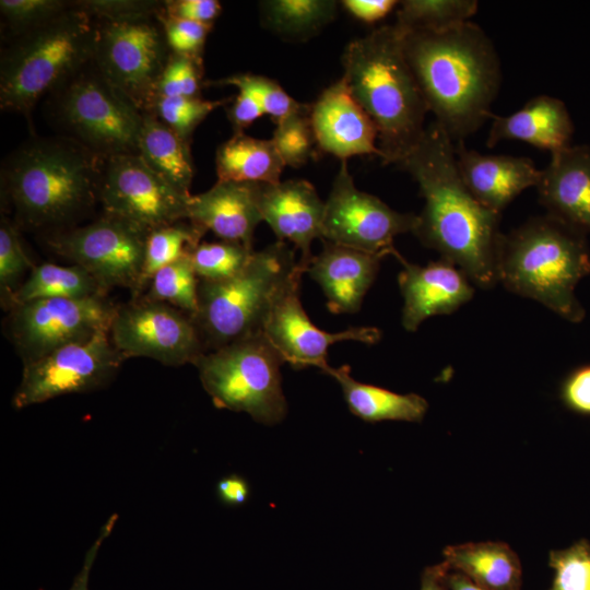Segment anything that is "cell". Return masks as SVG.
I'll use <instances>...</instances> for the list:
<instances>
[{"label":"cell","mask_w":590,"mask_h":590,"mask_svg":"<svg viewBox=\"0 0 590 590\" xmlns=\"http://www.w3.org/2000/svg\"><path fill=\"white\" fill-rule=\"evenodd\" d=\"M189 141L151 113L143 114L138 155L160 177L185 194L194 174Z\"/></svg>","instance_id":"28"},{"label":"cell","mask_w":590,"mask_h":590,"mask_svg":"<svg viewBox=\"0 0 590 590\" xmlns=\"http://www.w3.org/2000/svg\"><path fill=\"white\" fill-rule=\"evenodd\" d=\"M560 398L569 410L590 415V365L574 370L565 379Z\"/></svg>","instance_id":"46"},{"label":"cell","mask_w":590,"mask_h":590,"mask_svg":"<svg viewBox=\"0 0 590 590\" xmlns=\"http://www.w3.org/2000/svg\"><path fill=\"white\" fill-rule=\"evenodd\" d=\"M442 564L488 590H521L518 555L504 542H469L444 550Z\"/></svg>","instance_id":"26"},{"label":"cell","mask_w":590,"mask_h":590,"mask_svg":"<svg viewBox=\"0 0 590 590\" xmlns=\"http://www.w3.org/2000/svg\"><path fill=\"white\" fill-rule=\"evenodd\" d=\"M398 260L403 266L398 283L404 302L401 322L406 331L417 330L433 316L455 312L473 297L472 282L446 259L426 266L410 263L401 256Z\"/></svg>","instance_id":"19"},{"label":"cell","mask_w":590,"mask_h":590,"mask_svg":"<svg viewBox=\"0 0 590 590\" xmlns=\"http://www.w3.org/2000/svg\"><path fill=\"white\" fill-rule=\"evenodd\" d=\"M324 373L341 386L350 411L366 422H421L428 410L427 401L416 393L401 394L357 381L349 366H329Z\"/></svg>","instance_id":"27"},{"label":"cell","mask_w":590,"mask_h":590,"mask_svg":"<svg viewBox=\"0 0 590 590\" xmlns=\"http://www.w3.org/2000/svg\"><path fill=\"white\" fill-rule=\"evenodd\" d=\"M311 105L275 123L272 141L285 166L302 167L317 144L310 120Z\"/></svg>","instance_id":"37"},{"label":"cell","mask_w":590,"mask_h":590,"mask_svg":"<svg viewBox=\"0 0 590 590\" xmlns=\"http://www.w3.org/2000/svg\"><path fill=\"white\" fill-rule=\"evenodd\" d=\"M145 241L146 235L105 214L46 238L54 252L85 269L107 291L115 286L139 291Z\"/></svg>","instance_id":"15"},{"label":"cell","mask_w":590,"mask_h":590,"mask_svg":"<svg viewBox=\"0 0 590 590\" xmlns=\"http://www.w3.org/2000/svg\"><path fill=\"white\" fill-rule=\"evenodd\" d=\"M491 118L488 148L504 140L523 141L551 153L570 145L574 125L567 107L556 97L539 95L510 115L492 114Z\"/></svg>","instance_id":"25"},{"label":"cell","mask_w":590,"mask_h":590,"mask_svg":"<svg viewBox=\"0 0 590 590\" xmlns=\"http://www.w3.org/2000/svg\"><path fill=\"white\" fill-rule=\"evenodd\" d=\"M170 54L157 15L98 20L93 61L108 83L143 114L153 107Z\"/></svg>","instance_id":"10"},{"label":"cell","mask_w":590,"mask_h":590,"mask_svg":"<svg viewBox=\"0 0 590 590\" xmlns=\"http://www.w3.org/2000/svg\"><path fill=\"white\" fill-rule=\"evenodd\" d=\"M105 290L85 269L73 266L43 263L34 267L28 278L11 296L8 307L45 298L105 297Z\"/></svg>","instance_id":"30"},{"label":"cell","mask_w":590,"mask_h":590,"mask_svg":"<svg viewBox=\"0 0 590 590\" xmlns=\"http://www.w3.org/2000/svg\"><path fill=\"white\" fill-rule=\"evenodd\" d=\"M238 92L232 107L227 110L234 133L243 132L244 129L264 115L261 105L252 94L246 90H238Z\"/></svg>","instance_id":"47"},{"label":"cell","mask_w":590,"mask_h":590,"mask_svg":"<svg viewBox=\"0 0 590 590\" xmlns=\"http://www.w3.org/2000/svg\"><path fill=\"white\" fill-rule=\"evenodd\" d=\"M213 84L234 85L248 91L275 123L308 105L291 97L278 82L259 74L237 73Z\"/></svg>","instance_id":"39"},{"label":"cell","mask_w":590,"mask_h":590,"mask_svg":"<svg viewBox=\"0 0 590 590\" xmlns=\"http://www.w3.org/2000/svg\"><path fill=\"white\" fill-rule=\"evenodd\" d=\"M475 0H405L400 2L393 24L400 34L414 31H442L476 13Z\"/></svg>","instance_id":"33"},{"label":"cell","mask_w":590,"mask_h":590,"mask_svg":"<svg viewBox=\"0 0 590 590\" xmlns=\"http://www.w3.org/2000/svg\"><path fill=\"white\" fill-rule=\"evenodd\" d=\"M188 221L222 240L252 248L255 229L262 222L257 184L216 181L208 191L191 194Z\"/></svg>","instance_id":"24"},{"label":"cell","mask_w":590,"mask_h":590,"mask_svg":"<svg viewBox=\"0 0 590 590\" xmlns=\"http://www.w3.org/2000/svg\"><path fill=\"white\" fill-rule=\"evenodd\" d=\"M231 97L209 101L201 97H165L155 99L151 114L190 142L196 128L216 108L231 102Z\"/></svg>","instance_id":"36"},{"label":"cell","mask_w":590,"mask_h":590,"mask_svg":"<svg viewBox=\"0 0 590 590\" xmlns=\"http://www.w3.org/2000/svg\"><path fill=\"white\" fill-rule=\"evenodd\" d=\"M109 338L123 358L170 366L196 364L206 350L191 315L146 297L117 309Z\"/></svg>","instance_id":"16"},{"label":"cell","mask_w":590,"mask_h":590,"mask_svg":"<svg viewBox=\"0 0 590 590\" xmlns=\"http://www.w3.org/2000/svg\"><path fill=\"white\" fill-rule=\"evenodd\" d=\"M406 61L435 121L453 142L491 118L502 82L497 51L475 23L401 34Z\"/></svg>","instance_id":"2"},{"label":"cell","mask_w":590,"mask_h":590,"mask_svg":"<svg viewBox=\"0 0 590 590\" xmlns=\"http://www.w3.org/2000/svg\"><path fill=\"white\" fill-rule=\"evenodd\" d=\"M342 64V79L376 126L379 157L400 165L423 137L428 113L401 34L393 24L384 25L352 40Z\"/></svg>","instance_id":"4"},{"label":"cell","mask_w":590,"mask_h":590,"mask_svg":"<svg viewBox=\"0 0 590 590\" xmlns=\"http://www.w3.org/2000/svg\"><path fill=\"white\" fill-rule=\"evenodd\" d=\"M68 0H1L2 25L9 40L35 30L72 8Z\"/></svg>","instance_id":"38"},{"label":"cell","mask_w":590,"mask_h":590,"mask_svg":"<svg viewBox=\"0 0 590 590\" xmlns=\"http://www.w3.org/2000/svg\"><path fill=\"white\" fill-rule=\"evenodd\" d=\"M460 176L485 208L500 214L522 191L536 187L541 170L532 160L511 155H485L455 142Z\"/></svg>","instance_id":"21"},{"label":"cell","mask_w":590,"mask_h":590,"mask_svg":"<svg viewBox=\"0 0 590 590\" xmlns=\"http://www.w3.org/2000/svg\"><path fill=\"white\" fill-rule=\"evenodd\" d=\"M548 564L554 570L550 590H590V543L587 540L551 551Z\"/></svg>","instance_id":"41"},{"label":"cell","mask_w":590,"mask_h":590,"mask_svg":"<svg viewBox=\"0 0 590 590\" xmlns=\"http://www.w3.org/2000/svg\"><path fill=\"white\" fill-rule=\"evenodd\" d=\"M300 270L295 249L278 240L255 251L237 275L199 280L198 309L192 318L205 349L214 351L262 333L275 299Z\"/></svg>","instance_id":"7"},{"label":"cell","mask_w":590,"mask_h":590,"mask_svg":"<svg viewBox=\"0 0 590 590\" xmlns=\"http://www.w3.org/2000/svg\"><path fill=\"white\" fill-rule=\"evenodd\" d=\"M104 161L67 137H34L3 161L1 192L22 226L57 227L99 201Z\"/></svg>","instance_id":"3"},{"label":"cell","mask_w":590,"mask_h":590,"mask_svg":"<svg viewBox=\"0 0 590 590\" xmlns=\"http://www.w3.org/2000/svg\"><path fill=\"white\" fill-rule=\"evenodd\" d=\"M117 309L104 297L36 299L11 309L9 329L26 363L64 345L109 333Z\"/></svg>","instance_id":"14"},{"label":"cell","mask_w":590,"mask_h":590,"mask_svg":"<svg viewBox=\"0 0 590 590\" xmlns=\"http://www.w3.org/2000/svg\"><path fill=\"white\" fill-rule=\"evenodd\" d=\"M417 214L394 211L376 196L356 188L346 161L324 202L322 239L339 246L385 257L400 253L394 238L413 233Z\"/></svg>","instance_id":"12"},{"label":"cell","mask_w":590,"mask_h":590,"mask_svg":"<svg viewBox=\"0 0 590 590\" xmlns=\"http://www.w3.org/2000/svg\"><path fill=\"white\" fill-rule=\"evenodd\" d=\"M310 120L317 145L323 152L341 161L356 155L379 156L376 126L342 78L311 104Z\"/></svg>","instance_id":"20"},{"label":"cell","mask_w":590,"mask_h":590,"mask_svg":"<svg viewBox=\"0 0 590 590\" xmlns=\"http://www.w3.org/2000/svg\"><path fill=\"white\" fill-rule=\"evenodd\" d=\"M170 52L202 61L204 45L213 24L157 14Z\"/></svg>","instance_id":"43"},{"label":"cell","mask_w":590,"mask_h":590,"mask_svg":"<svg viewBox=\"0 0 590 590\" xmlns=\"http://www.w3.org/2000/svg\"><path fill=\"white\" fill-rule=\"evenodd\" d=\"M74 4L96 20L118 22L157 15L164 7V1L74 0Z\"/></svg>","instance_id":"44"},{"label":"cell","mask_w":590,"mask_h":590,"mask_svg":"<svg viewBox=\"0 0 590 590\" xmlns=\"http://www.w3.org/2000/svg\"><path fill=\"white\" fill-rule=\"evenodd\" d=\"M222 12L216 0H166L162 14L180 20L213 24Z\"/></svg>","instance_id":"45"},{"label":"cell","mask_w":590,"mask_h":590,"mask_svg":"<svg viewBox=\"0 0 590 590\" xmlns=\"http://www.w3.org/2000/svg\"><path fill=\"white\" fill-rule=\"evenodd\" d=\"M417 182L424 206L413 234L482 288L498 283L500 214L481 204L464 185L455 142L433 120L400 164Z\"/></svg>","instance_id":"1"},{"label":"cell","mask_w":590,"mask_h":590,"mask_svg":"<svg viewBox=\"0 0 590 590\" xmlns=\"http://www.w3.org/2000/svg\"><path fill=\"white\" fill-rule=\"evenodd\" d=\"M257 203L262 221L279 240H287L300 251L298 264L306 273L311 244L322 238L324 202L315 187L304 179L257 184Z\"/></svg>","instance_id":"18"},{"label":"cell","mask_w":590,"mask_h":590,"mask_svg":"<svg viewBox=\"0 0 590 590\" xmlns=\"http://www.w3.org/2000/svg\"><path fill=\"white\" fill-rule=\"evenodd\" d=\"M98 20L72 8L9 40L0 59V107L31 119L37 102L94 58Z\"/></svg>","instance_id":"6"},{"label":"cell","mask_w":590,"mask_h":590,"mask_svg":"<svg viewBox=\"0 0 590 590\" xmlns=\"http://www.w3.org/2000/svg\"><path fill=\"white\" fill-rule=\"evenodd\" d=\"M202 75V61L172 52L158 81L156 98L200 97Z\"/></svg>","instance_id":"42"},{"label":"cell","mask_w":590,"mask_h":590,"mask_svg":"<svg viewBox=\"0 0 590 590\" xmlns=\"http://www.w3.org/2000/svg\"><path fill=\"white\" fill-rule=\"evenodd\" d=\"M354 17L375 23L385 16L399 3L396 0H344L341 2Z\"/></svg>","instance_id":"48"},{"label":"cell","mask_w":590,"mask_h":590,"mask_svg":"<svg viewBox=\"0 0 590 590\" xmlns=\"http://www.w3.org/2000/svg\"><path fill=\"white\" fill-rule=\"evenodd\" d=\"M444 567H445V570H444L442 577H444V582L448 590H488L475 583L463 574L456 570L447 569L445 565Z\"/></svg>","instance_id":"51"},{"label":"cell","mask_w":590,"mask_h":590,"mask_svg":"<svg viewBox=\"0 0 590 590\" xmlns=\"http://www.w3.org/2000/svg\"><path fill=\"white\" fill-rule=\"evenodd\" d=\"M117 520V515H113L102 527L99 534L93 545L86 552L83 566L79 574L75 576V579L72 582V586L69 590H88V577L93 564L95 562L96 555L103 541L111 533L114 526Z\"/></svg>","instance_id":"49"},{"label":"cell","mask_w":590,"mask_h":590,"mask_svg":"<svg viewBox=\"0 0 590 590\" xmlns=\"http://www.w3.org/2000/svg\"><path fill=\"white\" fill-rule=\"evenodd\" d=\"M123 359L107 332L59 347L24 363L12 404L24 409L60 396L101 388L115 376Z\"/></svg>","instance_id":"13"},{"label":"cell","mask_w":590,"mask_h":590,"mask_svg":"<svg viewBox=\"0 0 590 590\" xmlns=\"http://www.w3.org/2000/svg\"><path fill=\"white\" fill-rule=\"evenodd\" d=\"M191 194H185L154 173L138 154L104 161L99 202L105 215L144 235L188 220Z\"/></svg>","instance_id":"11"},{"label":"cell","mask_w":590,"mask_h":590,"mask_svg":"<svg viewBox=\"0 0 590 590\" xmlns=\"http://www.w3.org/2000/svg\"><path fill=\"white\" fill-rule=\"evenodd\" d=\"M589 273L585 233L553 215L531 217L503 235L498 282L570 322H580L585 317L575 288Z\"/></svg>","instance_id":"5"},{"label":"cell","mask_w":590,"mask_h":590,"mask_svg":"<svg viewBox=\"0 0 590 590\" xmlns=\"http://www.w3.org/2000/svg\"><path fill=\"white\" fill-rule=\"evenodd\" d=\"M262 25L274 34L305 40L318 34L337 15L333 0H269L259 3Z\"/></svg>","instance_id":"31"},{"label":"cell","mask_w":590,"mask_h":590,"mask_svg":"<svg viewBox=\"0 0 590 590\" xmlns=\"http://www.w3.org/2000/svg\"><path fill=\"white\" fill-rule=\"evenodd\" d=\"M282 364L280 353L259 333L205 353L194 365L215 406L245 412L259 423L274 425L287 411Z\"/></svg>","instance_id":"9"},{"label":"cell","mask_w":590,"mask_h":590,"mask_svg":"<svg viewBox=\"0 0 590 590\" xmlns=\"http://www.w3.org/2000/svg\"><path fill=\"white\" fill-rule=\"evenodd\" d=\"M190 258L158 270L149 282L146 298L170 305L193 316L198 309L199 278Z\"/></svg>","instance_id":"34"},{"label":"cell","mask_w":590,"mask_h":590,"mask_svg":"<svg viewBox=\"0 0 590 590\" xmlns=\"http://www.w3.org/2000/svg\"><path fill=\"white\" fill-rule=\"evenodd\" d=\"M253 252L237 241L200 243L190 259L199 280L222 281L240 273Z\"/></svg>","instance_id":"35"},{"label":"cell","mask_w":590,"mask_h":590,"mask_svg":"<svg viewBox=\"0 0 590 590\" xmlns=\"http://www.w3.org/2000/svg\"><path fill=\"white\" fill-rule=\"evenodd\" d=\"M305 272L298 271L275 299L262 333L293 368L315 366L326 371L330 345L341 341L375 344L381 333L373 327H354L328 332L316 327L299 299V285Z\"/></svg>","instance_id":"17"},{"label":"cell","mask_w":590,"mask_h":590,"mask_svg":"<svg viewBox=\"0 0 590 590\" xmlns=\"http://www.w3.org/2000/svg\"><path fill=\"white\" fill-rule=\"evenodd\" d=\"M216 492L223 504L227 506H240L249 497V485L244 477L237 474H231L219 481Z\"/></svg>","instance_id":"50"},{"label":"cell","mask_w":590,"mask_h":590,"mask_svg":"<svg viewBox=\"0 0 590 590\" xmlns=\"http://www.w3.org/2000/svg\"><path fill=\"white\" fill-rule=\"evenodd\" d=\"M547 214L583 232H590V148L567 146L551 154L536 185Z\"/></svg>","instance_id":"22"},{"label":"cell","mask_w":590,"mask_h":590,"mask_svg":"<svg viewBox=\"0 0 590 590\" xmlns=\"http://www.w3.org/2000/svg\"><path fill=\"white\" fill-rule=\"evenodd\" d=\"M444 570L441 563L427 567L422 575L421 590H448L444 582Z\"/></svg>","instance_id":"52"},{"label":"cell","mask_w":590,"mask_h":590,"mask_svg":"<svg viewBox=\"0 0 590 590\" xmlns=\"http://www.w3.org/2000/svg\"><path fill=\"white\" fill-rule=\"evenodd\" d=\"M204 233V229L190 221H180L151 232L146 236L139 290L148 285L162 268L191 257Z\"/></svg>","instance_id":"32"},{"label":"cell","mask_w":590,"mask_h":590,"mask_svg":"<svg viewBox=\"0 0 590 590\" xmlns=\"http://www.w3.org/2000/svg\"><path fill=\"white\" fill-rule=\"evenodd\" d=\"M47 110L63 137L103 160L138 154L143 113L93 60L49 94Z\"/></svg>","instance_id":"8"},{"label":"cell","mask_w":590,"mask_h":590,"mask_svg":"<svg viewBox=\"0 0 590 590\" xmlns=\"http://www.w3.org/2000/svg\"><path fill=\"white\" fill-rule=\"evenodd\" d=\"M285 164L273 141L234 133L215 153L217 181L278 184Z\"/></svg>","instance_id":"29"},{"label":"cell","mask_w":590,"mask_h":590,"mask_svg":"<svg viewBox=\"0 0 590 590\" xmlns=\"http://www.w3.org/2000/svg\"><path fill=\"white\" fill-rule=\"evenodd\" d=\"M382 257L323 241L306 273L316 281L333 314H354L374 283Z\"/></svg>","instance_id":"23"},{"label":"cell","mask_w":590,"mask_h":590,"mask_svg":"<svg viewBox=\"0 0 590 590\" xmlns=\"http://www.w3.org/2000/svg\"><path fill=\"white\" fill-rule=\"evenodd\" d=\"M33 269L32 261L22 246L16 225L2 216L0 222V291L5 306L20 287L22 276Z\"/></svg>","instance_id":"40"}]
</instances>
